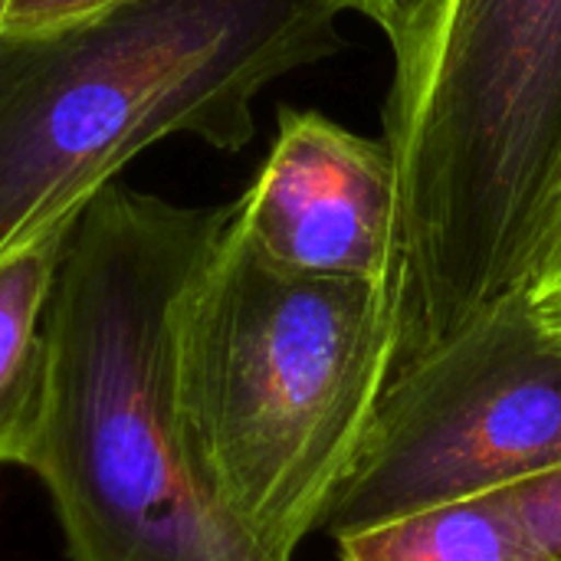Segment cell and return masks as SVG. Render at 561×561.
Segmentation results:
<instances>
[{"label":"cell","instance_id":"1","mask_svg":"<svg viewBox=\"0 0 561 561\" xmlns=\"http://www.w3.org/2000/svg\"><path fill=\"white\" fill-rule=\"evenodd\" d=\"M237 204L105 184L72 220L49 299V401L26 470L69 561H270L201 493L171 358L181 302Z\"/></svg>","mask_w":561,"mask_h":561},{"label":"cell","instance_id":"2","mask_svg":"<svg viewBox=\"0 0 561 561\" xmlns=\"http://www.w3.org/2000/svg\"><path fill=\"white\" fill-rule=\"evenodd\" d=\"M394 365L391 283L283 270L233 210L181 302L171 388L201 493L260 556L322 529Z\"/></svg>","mask_w":561,"mask_h":561},{"label":"cell","instance_id":"3","mask_svg":"<svg viewBox=\"0 0 561 561\" xmlns=\"http://www.w3.org/2000/svg\"><path fill=\"white\" fill-rule=\"evenodd\" d=\"M391 49L398 371L526 286L561 184V0H427Z\"/></svg>","mask_w":561,"mask_h":561},{"label":"cell","instance_id":"4","mask_svg":"<svg viewBox=\"0 0 561 561\" xmlns=\"http://www.w3.org/2000/svg\"><path fill=\"white\" fill-rule=\"evenodd\" d=\"M355 0H125L0 36V260L72 224L148 145L253 138V99L342 49Z\"/></svg>","mask_w":561,"mask_h":561},{"label":"cell","instance_id":"5","mask_svg":"<svg viewBox=\"0 0 561 561\" xmlns=\"http://www.w3.org/2000/svg\"><path fill=\"white\" fill-rule=\"evenodd\" d=\"M561 467V342L526 293L398 368L322 529L332 539Z\"/></svg>","mask_w":561,"mask_h":561},{"label":"cell","instance_id":"6","mask_svg":"<svg viewBox=\"0 0 561 561\" xmlns=\"http://www.w3.org/2000/svg\"><path fill=\"white\" fill-rule=\"evenodd\" d=\"M237 227L276 266L391 283L398 168L391 148L319 112H279V131Z\"/></svg>","mask_w":561,"mask_h":561},{"label":"cell","instance_id":"7","mask_svg":"<svg viewBox=\"0 0 561 561\" xmlns=\"http://www.w3.org/2000/svg\"><path fill=\"white\" fill-rule=\"evenodd\" d=\"M69 227L0 260V467H30L39 444L49 401L46 316Z\"/></svg>","mask_w":561,"mask_h":561},{"label":"cell","instance_id":"8","mask_svg":"<svg viewBox=\"0 0 561 561\" xmlns=\"http://www.w3.org/2000/svg\"><path fill=\"white\" fill-rule=\"evenodd\" d=\"M335 546L339 561H536L506 490L404 513Z\"/></svg>","mask_w":561,"mask_h":561},{"label":"cell","instance_id":"9","mask_svg":"<svg viewBox=\"0 0 561 561\" xmlns=\"http://www.w3.org/2000/svg\"><path fill=\"white\" fill-rule=\"evenodd\" d=\"M536 561H561V467L506 490Z\"/></svg>","mask_w":561,"mask_h":561},{"label":"cell","instance_id":"10","mask_svg":"<svg viewBox=\"0 0 561 561\" xmlns=\"http://www.w3.org/2000/svg\"><path fill=\"white\" fill-rule=\"evenodd\" d=\"M125 0H3L0 36H36L85 16H95Z\"/></svg>","mask_w":561,"mask_h":561},{"label":"cell","instance_id":"11","mask_svg":"<svg viewBox=\"0 0 561 561\" xmlns=\"http://www.w3.org/2000/svg\"><path fill=\"white\" fill-rule=\"evenodd\" d=\"M523 293L533 302H546V299L561 296V184L539 224V233H536V243L529 253V266H526Z\"/></svg>","mask_w":561,"mask_h":561},{"label":"cell","instance_id":"12","mask_svg":"<svg viewBox=\"0 0 561 561\" xmlns=\"http://www.w3.org/2000/svg\"><path fill=\"white\" fill-rule=\"evenodd\" d=\"M424 3L427 0H355V10L365 13V16H371L385 30L388 43H391L424 10Z\"/></svg>","mask_w":561,"mask_h":561},{"label":"cell","instance_id":"13","mask_svg":"<svg viewBox=\"0 0 561 561\" xmlns=\"http://www.w3.org/2000/svg\"><path fill=\"white\" fill-rule=\"evenodd\" d=\"M536 312L542 319V325L556 335L561 342V296L556 299H546V302H536Z\"/></svg>","mask_w":561,"mask_h":561},{"label":"cell","instance_id":"14","mask_svg":"<svg viewBox=\"0 0 561 561\" xmlns=\"http://www.w3.org/2000/svg\"><path fill=\"white\" fill-rule=\"evenodd\" d=\"M0 10H3V0H0Z\"/></svg>","mask_w":561,"mask_h":561}]
</instances>
